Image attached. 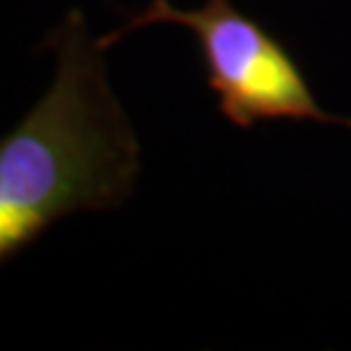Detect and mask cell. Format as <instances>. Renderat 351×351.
Masks as SVG:
<instances>
[{
	"mask_svg": "<svg viewBox=\"0 0 351 351\" xmlns=\"http://www.w3.org/2000/svg\"><path fill=\"white\" fill-rule=\"evenodd\" d=\"M55 75L42 99L0 138V263L50 224L128 201L141 143L117 101L104 52L73 8L47 34Z\"/></svg>",
	"mask_w": 351,
	"mask_h": 351,
	"instance_id": "6da1fadb",
	"label": "cell"
},
{
	"mask_svg": "<svg viewBox=\"0 0 351 351\" xmlns=\"http://www.w3.org/2000/svg\"><path fill=\"white\" fill-rule=\"evenodd\" d=\"M154 24H180L195 34L208 86L232 125L294 120L351 130V117L330 114L320 107L287 45L232 0H206L198 8H175L169 0H151L123 29L99 37V42L110 50L125 34Z\"/></svg>",
	"mask_w": 351,
	"mask_h": 351,
	"instance_id": "7a4b0ae2",
	"label": "cell"
}]
</instances>
